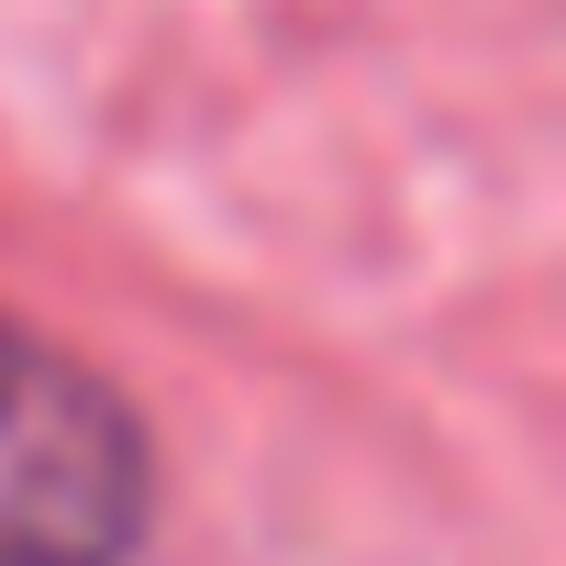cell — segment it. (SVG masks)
Returning <instances> with one entry per match:
<instances>
[{
    "label": "cell",
    "mask_w": 566,
    "mask_h": 566,
    "mask_svg": "<svg viewBox=\"0 0 566 566\" xmlns=\"http://www.w3.org/2000/svg\"><path fill=\"white\" fill-rule=\"evenodd\" d=\"M145 489L134 411L67 345L0 323V566H123Z\"/></svg>",
    "instance_id": "1"
}]
</instances>
